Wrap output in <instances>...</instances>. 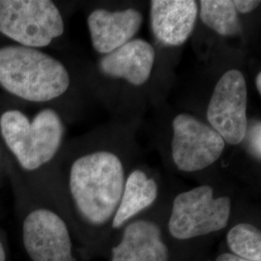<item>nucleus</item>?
Segmentation results:
<instances>
[{"label":"nucleus","instance_id":"1","mask_svg":"<svg viewBox=\"0 0 261 261\" xmlns=\"http://www.w3.org/2000/svg\"><path fill=\"white\" fill-rule=\"evenodd\" d=\"M125 184L121 160L108 151L93 152L75 160L69 185L75 206L92 225L107 224L115 214Z\"/></svg>","mask_w":261,"mask_h":261},{"label":"nucleus","instance_id":"2","mask_svg":"<svg viewBox=\"0 0 261 261\" xmlns=\"http://www.w3.org/2000/svg\"><path fill=\"white\" fill-rule=\"evenodd\" d=\"M0 85L30 102H47L65 93L70 75L64 65L36 48H0Z\"/></svg>","mask_w":261,"mask_h":261},{"label":"nucleus","instance_id":"3","mask_svg":"<svg viewBox=\"0 0 261 261\" xmlns=\"http://www.w3.org/2000/svg\"><path fill=\"white\" fill-rule=\"evenodd\" d=\"M0 130L6 145L25 170H35L56 156L64 135V126L53 110L39 112L33 121L19 111L0 117Z\"/></svg>","mask_w":261,"mask_h":261},{"label":"nucleus","instance_id":"4","mask_svg":"<svg viewBox=\"0 0 261 261\" xmlns=\"http://www.w3.org/2000/svg\"><path fill=\"white\" fill-rule=\"evenodd\" d=\"M230 214L228 196L215 197L212 187H196L174 198L168 230L173 238L183 241L205 236L224 229Z\"/></svg>","mask_w":261,"mask_h":261},{"label":"nucleus","instance_id":"5","mask_svg":"<svg viewBox=\"0 0 261 261\" xmlns=\"http://www.w3.org/2000/svg\"><path fill=\"white\" fill-rule=\"evenodd\" d=\"M63 32L62 16L53 1L0 0V33L23 47H47Z\"/></svg>","mask_w":261,"mask_h":261},{"label":"nucleus","instance_id":"6","mask_svg":"<svg viewBox=\"0 0 261 261\" xmlns=\"http://www.w3.org/2000/svg\"><path fill=\"white\" fill-rule=\"evenodd\" d=\"M248 88L238 70H229L216 84L207 108V120L225 143L237 145L245 140L249 122L247 116Z\"/></svg>","mask_w":261,"mask_h":261},{"label":"nucleus","instance_id":"7","mask_svg":"<svg viewBox=\"0 0 261 261\" xmlns=\"http://www.w3.org/2000/svg\"><path fill=\"white\" fill-rule=\"evenodd\" d=\"M172 159L179 170L196 172L210 167L222 156L224 139L209 125L188 113L172 121Z\"/></svg>","mask_w":261,"mask_h":261},{"label":"nucleus","instance_id":"8","mask_svg":"<svg viewBox=\"0 0 261 261\" xmlns=\"http://www.w3.org/2000/svg\"><path fill=\"white\" fill-rule=\"evenodd\" d=\"M22 239L32 261H75L65 222L50 210L38 209L28 215Z\"/></svg>","mask_w":261,"mask_h":261},{"label":"nucleus","instance_id":"9","mask_svg":"<svg viewBox=\"0 0 261 261\" xmlns=\"http://www.w3.org/2000/svg\"><path fill=\"white\" fill-rule=\"evenodd\" d=\"M152 31L159 42L170 47L183 45L196 27L198 4L194 0L150 2Z\"/></svg>","mask_w":261,"mask_h":261},{"label":"nucleus","instance_id":"10","mask_svg":"<svg viewBox=\"0 0 261 261\" xmlns=\"http://www.w3.org/2000/svg\"><path fill=\"white\" fill-rule=\"evenodd\" d=\"M142 20V15L136 9L94 10L87 23L95 50L108 55L130 42L139 32Z\"/></svg>","mask_w":261,"mask_h":261},{"label":"nucleus","instance_id":"11","mask_svg":"<svg viewBox=\"0 0 261 261\" xmlns=\"http://www.w3.org/2000/svg\"><path fill=\"white\" fill-rule=\"evenodd\" d=\"M155 57V49L147 41L133 39L106 55L100 61V70L105 75L124 79L129 84L140 86L149 80Z\"/></svg>","mask_w":261,"mask_h":261},{"label":"nucleus","instance_id":"12","mask_svg":"<svg viewBox=\"0 0 261 261\" xmlns=\"http://www.w3.org/2000/svg\"><path fill=\"white\" fill-rule=\"evenodd\" d=\"M112 261H168V250L158 224L139 220L126 226L112 250Z\"/></svg>","mask_w":261,"mask_h":261},{"label":"nucleus","instance_id":"13","mask_svg":"<svg viewBox=\"0 0 261 261\" xmlns=\"http://www.w3.org/2000/svg\"><path fill=\"white\" fill-rule=\"evenodd\" d=\"M158 196V185L140 169L132 171L124 184L121 199L112 218V227L120 228L133 217L152 205Z\"/></svg>","mask_w":261,"mask_h":261},{"label":"nucleus","instance_id":"14","mask_svg":"<svg viewBox=\"0 0 261 261\" xmlns=\"http://www.w3.org/2000/svg\"><path fill=\"white\" fill-rule=\"evenodd\" d=\"M199 3L200 19L216 33L224 37H232L242 32V23L233 1L202 0Z\"/></svg>","mask_w":261,"mask_h":261},{"label":"nucleus","instance_id":"15","mask_svg":"<svg viewBox=\"0 0 261 261\" xmlns=\"http://www.w3.org/2000/svg\"><path fill=\"white\" fill-rule=\"evenodd\" d=\"M231 253L244 259L261 261V232L248 223L236 224L226 235Z\"/></svg>","mask_w":261,"mask_h":261},{"label":"nucleus","instance_id":"16","mask_svg":"<svg viewBox=\"0 0 261 261\" xmlns=\"http://www.w3.org/2000/svg\"><path fill=\"white\" fill-rule=\"evenodd\" d=\"M245 139L248 140L250 151L252 156L260 161L261 158V123L255 122L252 127L247 130Z\"/></svg>","mask_w":261,"mask_h":261},{"label":"nucleus","instance_id":"17","mask_svg":"<svg viewBox=\"0 0 261 261\" xmlns=\"http://www.w3.org/2000/svg\"><path fill=\"white\" fill-rule=\"evenodd\" d=\"M235 9L240 14H249L260 5L257 0H235L233 1Z\"/></svg>","mask_w":261,"mask_h":261},{"label":"nucleus","instance_id":"18","mask_svg":"<svg viewBox=\"0 0 261 261\" xmlns=\"http://www.w3.org/2000/svg\"><path fill=\"white\" fill-rule=\"evenodd\" d=\"M215 261H252L244 259L242 257H239L231 252H224L220 254Z\"/></svg>","mask_w":261,"mask_h":261},{"label":"nucleus","instance_id":"19","mask_svg":"<svg viewBox=\"0 0 261 261\" xmlns=\"http://www.w3.org/2000/svg\"><path fill=\"white\" fill-rule=\"evenodd\" d=\"M255 86L259 95L261 94V73H258L255 77Z\"/></svg>","mask_w":261,"mask_h":261},{"label":"nucleus","instance_id":"20","mask_svg":"<svg viewBox=\"0 0 261 261\" xmlns=\"http://www.w3.org/2000/svg\"><path fill=\"white\" fill-rule=\"evenodd\" d=\"M0 261H6V253L1 242H0Z\"/></svg>","mask_w":261,"mask_h":261}]
</instances>
